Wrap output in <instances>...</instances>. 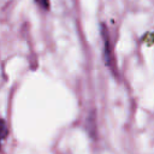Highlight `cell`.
<instances>
[{"label": "cell", "instance_id": "cell-1", "mask_svg": "<svg viewBox=\"0 0 154 154\" xmlns=\"http://www.w3.org/2000/svg\"><path fill=\"white\" fill-rule=\"evenodd\" d=\"M101 35L103 38V49H105V63L112 67V53H111V46H109V37H108V32L107 29L105 28V25H101Z\"/></svg>", "mask_w": 154, "mask_h": 154}, {"label": "cell", "instance_id": "cell-2", "mask_svg": "<svg viewBox=\"0 0 154 154\" xmlns=\"http://www.w3.org/2000/svg\"><path fill=\"white\" fill-rule=\"evenodd\" d=\"M37 2V5L40 7H42L43 10H48L49 8V0H35Z\"/></svg>", "mask_w": 154, "mask_h": 154}]
</instances>
